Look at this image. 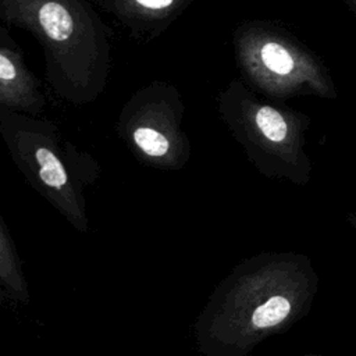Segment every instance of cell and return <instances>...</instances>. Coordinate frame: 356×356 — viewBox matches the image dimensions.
I'll use <instances>...</instances> for the list:
<instances>
[{"label": "cell", "mask_w": 356, "mask_h": 356, "mask_svg": "<svg viewBox=\"0 0 356 356\" xmlns=\"http://www.w3.org/2000/svg\"><path fill=\"white\" fill-rule=\"evenodd\" d=\"M0 18L42 44L46 79L56 95L88 103L103 93L110 36L89 0H0Z\"/></svg>", "instance_id": "6da1fadb"}, {"label": "cell", "mask_w": 356, "mask_h": 356, "mask_svg": "<svg viewBox=\"0 0 356 356\" xmlns=\"http://www.w3.org/2000/svg\"><path fill=\"white\" fill-rule=\"evenodd\" d=\"M236 284L232 330L236 350L245 353L307 316L318 275L306 254L268 250L246 263Z\"/></svg>", "instance_id": "7a4b0ae2"}, {"label": "cell", "mask_w": 356, "mask_h": 356, "mask_svg": "<svg viewBox=\"0 0 356 356\" xmlns=\"http://www.w3.org/2000/svg\"><path fill=\"white\" fill-rule=\"evenodd\" d=\"M218 110L261 175L306 185L313 163L306 150L312 118L235 78L220 92Z\"/></svg>", "instance_id": "3957f363"}, {"label": "cell", "mask_w": 356, "mask_h": 356, "mask_svg": "<svg viewBox=\"0 0 356 356\" xmlns=\"http://www.w3.org/2000/svg\"><path fill=\"white\" fill-rule=\"evenodd\" d=\"M232 42L241 76L257 93L280 102L298 96L338 97L323 58L281 24L245 21Z\"/></svg>", "instance_id": "277c9868"}, {"label": "cell", "mask_w": 356, "mask_h": 356, "mask_svg": "<svg viewBox=\"0 0 356 356\" xmlns=\"http://www.w3.org/2000/svg\"><path fill=\"white\" fill-rule=\"evenodd\" d=\"M42 85L21 54L0 44V107L38 111L44 104Z\"/></svg>", "instance_id": "5b68a950"}, {"label": "cell", "mask_w": 356, "mask_h": 356, "mask_svg": "<svg viewBox=\"0 0 356 356\" xmlns=\"http://www.w3.org/2000/svg\"><path fill=\"white\" fill-rule=\"evenodd\" d=\"M135 32H156L171 24L192 0H95Z\"/></svg>", "instance_id": "8992f818"}, {"label": "cell", "mask_w": 356, "mask_h": 356, "mask_svg": "<svg viewBox=\"0 0 356 356\" xmlns=\"http://www.w3.org/2000/svg\"><path fill=\"white\" fill-rule=\"evenodd\" d=\"M35 160L39 165V177L42 181L53 188H61L67 182V172L60 161V159L54 154V152L43 145L35 147Z\"/></svg>", "instance_id": "52a82bcc"}, {"label": "cell", "mask_w": 356, "mask_h": 356, "mask_svg": "<svg viewBox=\"0 0 356 356\" xmlns=\"http://www.w3.org/2000/svg\"><path fill=\"white\" fill-rule=\"evenodd\" d=\"M131 138L138 149L150 157H163L171 150V139L168 136L146 127L131 125Z\"/></svg>", "instance_id": "ba28073f"}, {"label": "cell", "mask_w": 356, "mask_h": 356, "mask_svg": "<svg viewBox=\"0 0 356 356\" xmlns=\"http://www.w3.org/2000/svg\"><path fill=\"white\" fill-rule=\"evenodd\" d=\"M346 220H348L349 225L352 227L353 232L356 234V207H355L352 211H349V213H348V217H346Z\"/></svg>", "instance_id": "9c48e42d"}, {"label": "cell", "mask_w": 356, "mask_h": 356, "mask_svg": "<svg viewBox=\"0 0 356 356\" xmlns=\"http://www.w3.org/2000/svg\"><path fill=\"white\" fill-rule=\"evenodd\" d=\"M346 7L348 10L352 13V15L356 18V0H341Z\"/></svg>", "instance_id": "30bf717a"}]
</instances>
